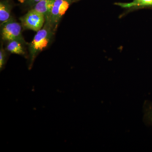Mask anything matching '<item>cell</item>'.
Instances as JSON below:
<instances>
[{"instance_id":"obj_5","label":"cell","mask_w":152,"mask_h":152,"mask_svg":"<svg viewBox=\"0 0 152 152\" xmlns=\"http://www.w3.org/2000/svg\"><path fill=\"white\" fill-rule=\"evenodd\" d=\"M54 1V0H43L33 7L32 9L43 15L45 19V23H49L50 21Z\"/></svg>"},{"instance_id":"obj_8","label":"cell","mask_w":152,"mask_h":152,"mask_svg":"<svg viewBox=\"0 0 152 152\" xmlns=\"http://www.w3.org/2000/svg\"><path fill=\"white\" fill-rule=\"evenodd\" d=\"M117 5L124 8L152 6V0H133L129 3H116Z\"/></svg>"},{"instance_id":"obj_10","label":"cell","mask_w":152,"mask_h":152,"mask_svg":"<svg viewBox=\"0 0 152 152\" xmlns=\"http://www.w3.org/2000/svg\"><path fill=\"white\" fill-rule=\"evenodd\" d=\"M6 55L4 50L2 46L1 47L0 50V69L1 71L3 69L6 62Z\"/></svg>"},{"instance_id":"obj_12","label":"cell","mask_w":152,"mask_h":152,"mask_svg":"<svg viewBox=\"0 0 152 152\" xmlns=\"http://www.w3.org/2000/svg\"><path fill=\"white\" fill-rule=\"evenodd\" d=\"M73 1H79V0H73Z\"/></svg>"},{"instance_id":"obj_3","label":"cell","mask_w":152,"mask_h":152,"mask_svg":"<svg viewBox=\"0 0 152 152\" xmlns=\"http://www.w3.org/2000/svg\"><path fill=\"white\" fill-rule=\"evenodd\" d=\"M22 26L26 29L37 32L44 26L45 19L43 15L33 9L20 18Z\"/></svg>"},{"instance_id":"obj_4","label":"cell","mask_w":152,"mask_h":152,"mask_svg":"<svg viewBox=\"0 0 152 152\" xmlns=\"http://www.w3.org/2000/svg\"><path fill=\"white\" fill-rule=\"evenodd\" d=\"M73 0H54L51 12L49 24L55 31L64 15L69 7Z\"/></svg>"},{"instance_id":"obj_1","label":"cell","mask_w":152,"mask_h":152,"mask_svg":"<svg viewBox=\"0 0 152 152\" xmlns=\"http://www.w3.org/2000/svg\"><path fill=\"white\" fill-rule=\"evenodd\" d=\"M54 32L50 25L46 23H45L43 27L37 32L33 40L29 45L30 69L32 66L37 55L49 45Z\"/></svg>"},{"instance_id":"obj_7","label":"cell","mask_w":152,"mask_h":152,"mask_svg":"<svg viewBox=\"0 0 152 152\" xmlns=\"http://www.w3.org/2000/svg\"><path fill=\"white\" fill-rule=\"evenodd\" d=\"M23 44L19 41H10L7 46V50L11 53L25 56L26 53Z\"/></svg>"},{"instance_id":"obj_2","label":"cell","mask_w":152,"mask_h":152,"mask_svg":"<svg viewBox=\"0 0 152 152\" xmlns=\"http://www.w3.org/2000/svg\"><path fill=\"white\" fill-rule=\"evenodd\" d=\"M1 34L2 39L4 41L17 40L23 44H26L22 34V26L20 24L11 18L7 22L1 25Z\"/></svg>"},{"instance_id":"obj_11","label":"cell","mask_w":152,"mask_h":152,"mask_svg":"<svg viewBox=\"0 0 152 152\" xmlns=\"http://www.w3.org/2000/svg\"><path fill=\"white\" fill-rule=\"evenodd\" d=\"M43 0H24L25 3L30 6H33L34 7L35 5L37 4L39 2Z\"/></svg>"},{"instance_id":"obj_9","label":"cell","mask_w":152,"mask_h":152,"mask_svg":"<svg viewBox=\"0 0 152 152\" xmlns=\"http://www.w3.org/2000/svg\"><path fill=\"white\" fill-rule=\"evenodd\" d=\"M144 120L147 124L152 125V104L147 103L145 104Z\"/></svg>"},{"instance_id":"obj_6","label":"cell","mask_w":152,"mask_h":152,"mask_svg":"<svg viewBox=\"0 0 152 152\" xmlns=\"http://www.w3.org/2000/svg\"><path fill=\"white\" fill-rule=\"evenodd\" d=\"M11 10L12 7L7 1H1L0 2V22L1 25L12 18Z\"/></svg>"}]
</instances>
